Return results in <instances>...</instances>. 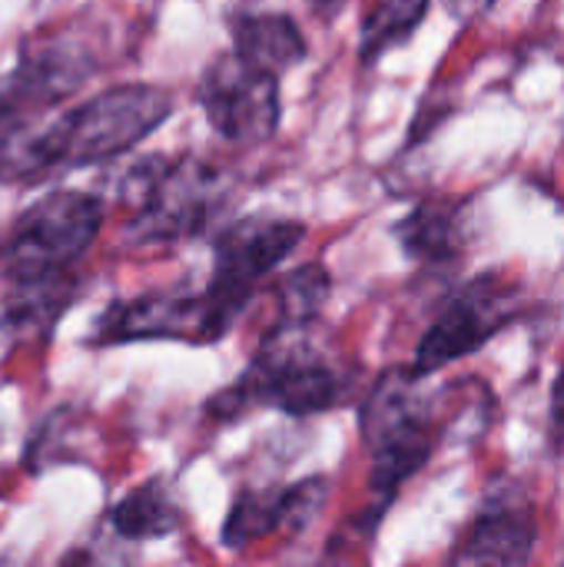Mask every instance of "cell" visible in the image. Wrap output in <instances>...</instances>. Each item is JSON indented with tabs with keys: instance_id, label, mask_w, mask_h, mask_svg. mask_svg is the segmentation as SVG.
<instances>
[{
	"instance_id": "cell-6",
	"label": "cell",
	"mask_w": 564,
	"mask_h": 567,
	"mask_svg": "<svg viewBox=\"0 0 564 567\" xmlns=\"http://www.w3.org/2000/svg\"><path fill=\"white\" fill-rule=\"evenodd\" d=\"M239 309L203 292H146L136 299L113 302L93 326V346H123V342H216L223 339Z\"/></svg>"
},
{
	"instance_id": "cell-22",
	"label": "cell",
	"mask_w": 564,
	"mask_h": 567,
	"mask_svg": "<svg viewBox=\"0 0 564 567\" xmlns=\"http://www.w3.org/2000/svg\"><path fill=\"white\" fill-rule=\"evenodd\" d=\"M0 103H3V86H0Z\"/></svg>"
},
{
	"instance_id": "cell-7",
	"label": "cell",
	"mask_w": 564,
	"mask_h": 567,
	"mask_svg": "<svg viewBox=\"0 0 564 567\" xmlns=\"http://www.w3.org/2000/svg\"><path fill=\"white\" fill-rule=\"evenodd\" d=\"M103 40V30H96L93 20H73L53 33L30 37L20 50L10 83H3L7 96L23 110L40 113L43 106L76 93L90 76L110 66L106 53L100 50Z\"/></svg>"
},
{
	"instance_id": "cell-21",
	"label": "cell",
	"mask_w": 564,
	"mask_h": 567,
	"mask_svg": "<svg viewBox=\"0 0 564 567\" xmlns=\"http://www.w3.org/2000/svg\"><path fill=\"white\" fill-rule=\"evenodd\" d=\"M316 7V13H336L346 0H309Z\"/></svg>"
},
{
	"instance_id": "cell-4",
	"label": "cell",
	"mask_w": 564,
	"mask_h": 567,
	"mask_svg": "<svg viewBox=\"0 0 564 567\" xmlns=\"http://www.w3.org/2000/svg\"><path fill=\"white\" fill-rule=\"evenodd\" d=\"M362 439L372 449V495L389 502L416 472H422L439 445L429 402L419 395V375L389 369L369 392L362 415Z\"/></svg>"
},
{
	"instance_id": "cell-14",
	"label": "cell",
	"mask_w": 564,
	"mask_h": 567,
	"mask_svg": "<svg viewBox=\"0 0 564 567\" xmlns=\"http://www.w3.org/2000/svg\"><path fill=\"white\" fill-rule=\"evenodd\" d=\"M233 50L283 80L306 56V37L289 13H243L233 23Z\"/></svg>"
},
{
	"instance_id": "cell-8",
	"label": "cell",
	"mask_w": 564,
	"mask_h": 567,
	"mask_svg": "<svg viewBox=\"0 0 564 567\" xmlns=\"http://www.w3.org/2000/svg\"><path fill=\"white\" fill-rule=\"evenodd\" d=\"M196 96L209 126L229 143L259 146L279 130V76L253 66L236 50L206 66Z\"/></svg>"
},
{
	"instance_id": "cell-1",
	"label": "cell",
	"mask_w": 564,
	"mask_h": 567,
	"mask_svg": "<svg viewBox=\"0 0 564 567\" xmlns=\"http://www.w3.org/2000/svg\"><path fill=\"white\" fill-rule=\"evenodd\" d=\"M173 113V96L163 86L123 83L100 90L57 116L47 126H37L30 136V179L50 173H66L80 166H96L123 156L153 130H160Z\"/></svg>"
},
{
	"instance_id": "cell-3",
	"label": "cell",
	"mask_w": 564,
	"mask_h": 567,
	"mask_svg": "<svg viewBox=\"0 0 564 567\" xmlns=\"http://www.w3.org/2000/svg\"><path fill=\"white\" fill-rule=\"evenodd\" d=\"M126 236L140 246L183 243L206 233L229 203V179L196 156H146L123 179Z\"/></svg>"
},
{
	"instance_id": "cell-11",
	"label": "cell",
	"mask_w": 564,
	"mask_h": 567,
	"mask_svg": "<svg viewBox=\"0 0 564 567\" xmlns=\"http://www.w3.org/2000/svg\"><path fill=\"white\" fill-rule=\"evenodd\" d=\"M329 502V482L326 478H306L289 488H269L256 492L246 488L236 495V502L226 512L223 522V548L239 551L273 532H306L316 515Z\"/></svg>"
},
{
	"instance_id": "cell-12",
	"label": "cell",
	"mask_w": 564,
	"mask_h": 567,
	"mask_svg": "<svg viewBox=\"0 0 564 567\" xmlns=\"http://www.w3.org/2000/svg\"><path fill=\"white\" fill-rule=\"evenodd\" d=\"M539 542V525L532 505L515 488H499L489 495L475 522L465 528L452 565H509L532 561Z\"/></svg>"
},
{
	"instance_id": "cell-10",
	"label": "cell",
	"mask_w": 564,
	"mask_h": 567,
	"mask_svg": "<svg viewBox=\"0 0 564 567\" xmlns=\"http://www.w3.org/2000/svg\"><path fill=\"white\" fill-rule=\"evenodd\" d=\"M302 239H306V226L296 219L249 216V219L226 226L216 236L213 279L206 289L243 312L256 286L266 276H273L299 249Z\"/></svg>"
},
{
	"instance_id": "cell-17",
	"label": "cell",
	"mask_w": 564,
	"mask_h": 567,
	"mask_svg": "<svg viewBox=\"0 0 564 567\" xmlns=\"http://www.w3.org/2000/svg\"><path fill=\"white\" fill-rule=\"evenodd\" d=\"M432 0H379L359 27V60L376 63L389 50L402 47L425 20Z\"/></svg>"
},
{
	"instance_id": "cell-20",
	"label": "cell",
	"mask_w": 564,
	"mask_h": 567,
	"mask_svg": "<svg viewBox=\"0 0 564 567\" xmlns=\"http://www.w3.org/2000/svg\"><path fill=\"white\" fill-rule=\"evenodd\" d=\"M492 3H495V0H445L449 13H452L455 20H475V17L485 13Z\"/></svg>"
},
{
	"instance_id": "cell-2",
	"label": "cell",
	"mask_w": 564,
	"mask_h": 567,
	"mask_svg": "<svg viewBox=\"0 0 564 567\" xmlns=\"http://www.w3.org/2000/svg\"><path fill=\"white\" fill-rule=\"evenodd\" d=\"M349 389V375L309 346V326L276 322L249 369L229 389L213 395L206 412L216 422H233L259 405L286 415H319L342 405Z\"/></svg>"
},
{
	"instance_id": "cell-19",
	"label": "cell",
	"mask_w": 564,
	"mask_h": 567,
	"mask_svg": "<svg viewBox=\"0 0 564 567\" xmlns=\"http://www.w3.org/2000/svg\"><path fill=\"white\" fill-rule=\"evenodd\" d=\"M548 442L564 449V369L552 385V405H548Z\"/></svg>"
},
{
	"instance_id": "cell-18",
	"label": "cell",
	"mask_w": 564,
	"mask_h": 567,
	"mask_svg": "<svg viewBox=\"0 0 564 567\" xmlns=\"http://www.w3.org/2000/svg\"><path fill=\"white\" fill-rule=\"evenodd\" d=\"M332 279L326 266L306 262L296 272H289L279 286V319L276 322H293V326H312V319L322 312L329 299Z\"/></svg>"
},
{
	"instance_id": "cell-15",
	"label": "cell",
	"mask_w": 564,
	"mask_h": 567,
	"mask_svg": "<svg viewBox=\"0 0 564 567\" xmlns=\"http://www.w3.org/2000/svg\"><path fill=\"white\" fill-rule=\"evenodd\" d=\"M106 525L123 542H150V538H166V535L180 532L183 512L173 502L170 488L160 478H153L140 488H133L126 498H120L110 508Z\"/></svg>"
},
{
	"instance_id": "cell-16",
	"label": "cell",
	"mask_w": 564,
	"mask_h": 567,
	"mask_svg": "<svg viewBox=\"0 0 564 567\" xmlns=\"http://www.w3.org/2000/svg\"><path fill=\"white\" fill-rule=\"evenodd\" d=\"M396 236L412 259L442 262L459 252V206L455 203H422L399 226Z\"/></svg>"
},
{
	"instance_id": "cell-13",
	"label": "cell",
	"mask_w": 564,
	"mask_h": 567,
	"mask_svg": "<svg viewBox=\"0 0 564 567\" xmlns=\"http://www.w3.org/2000/svg\"><path fill=\"white\" fill-rule=\"evenodd\" d=\"M80 292V276L73 269L43 272L30 279H13L10 296L0 309V332L17 342L47 339L60 316L73 306Z\"/></svg>"
},
{
	"instance_id": "cell-9",
	"label": "cell",
	"mask_w": 564,
	"mask_h": 567,
	"mask_svg": "<svg viewBox=\"0 0 564 567\" xmlns=\"http://www.w3.org/2000/svg\"><path fill=\"white\" fill-rule=\"evenodd\" d=\"M515 309H519L515 289H509L495 276L475 279L472 286L455 292L449 299V306L435 316V322L429 326V332L422 336V342L416 349L412 372L425 379V375L472 355L475 349H482L492 336H499L515 319Z\"/></svg>"
},
{
	"instance_id": "cell-5",
	"label": "cell",
	"mask_w": 564,
	"mask_h": 567,
	"mask_svg": "<svg viewBox=\"0 0 564 567\" xmlns=\"http://www.w3.org/2000/svg\"><path fill=\"white\" fill-rule=\"evenodd\" d=\"M103 219H106V206L90 193L63 189L37 199L30 209L20 213L0 249L3 276L13 282L43 272L73 269L96 243Z\"/></svg>"
}]
</instances>
